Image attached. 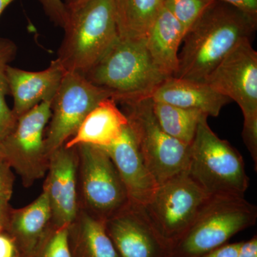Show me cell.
I'll use <instances>...</instances> for the list:
<instances>
[{
    "label": "cell",
    "mask_w": 257,
    "mask_h": 257,
    "mask_svg": "<svg viewBox=\"0 0 257 257\" xmlns=\"http://www.w3.org/2000/svg\"><path fill=\"white\" fill-rule=\"evenodd\" d=\"M16 248L13 240L0 232V257H15Z\"/></svg>",
    "instance_id": "f546056e"
},
{
    "label": "cell",
    "mask_w": 257,
    "mask_h": 257,
    "mask_svg": "<svg viewBox=\"0 0 257 257\" xmlns=\"http://www.w3.org/2000/svg\"><path fill=\"white\" fill-rule=\"evenodd\" d=\"M70 226L57 227L49 239L42 257H72L69 245Z\"/></svg>",
    "instance_id": "d4e9b609"
},
{
    "label": "cell",
    "mask_w": 257,
    "mask_h": 257,
    "mask_svg": "<svg viewBox=\"0 0 257 257\" xmlns=\"http://www.w3.org/2000/svg\"><path fill=\"white\" fill-rule=\"evenodd\" d=\"M183 29L164 5L145 37V45L154 63L166 77H175L178 70L179 51Z\"/></svg>",
    "instance_id": "ac0fdd59"
},
{
    "label": "cell",
    "mask_w": 257,
    "mask_h": 257,
    "mask_svg": "<svg viewBox=\"0 0 257 257\" xmlns=\"http://www.w3.org/2000/svg\"><path fill=\"white\" fill-rule=\"evenodd\" d=\"M11 210L9 203H1L0 204V231L6 226L8 216Z\"/></svg>",
    "instance_id": "1f68e13d"
},
{
    "label": "cell",
    "mask_w": 257,
    "mask_h": 257,
    "mask_svg": "<svg viewBox=\"0 0 257 257\" xmlns=\"http://www.w3.org/2000/svg\"><path fill=\"white\" fill-rule=\"evenodd\" d=\"M81 223L86 257H120L106 232L105 221L83 212Z\"/></svg>",
    "instance_id": "7402d4cb"
},
{
    "label": "cell",
    "mask_w": 257,
    "mask_h": 257,
    "mask_svg": "<svg viewBox=\"0 0 257 257\" xmlns=\"http://www.w3.org/2000/svg\"><path fill=\"white\" fill-rule=\"evenodd\" d=\"M257 208L244 197H211L174 248V257H199L253 226Z\"/></svg>",
    "instance_id": "5b68a950"
},
{
    "label": "cell",
    "mask_w": 257,
    "mask_h": 257,
    "mask_svg": "<svg viewBox=\"0 0 257 257\" xmlns=\"http://www.w3.org/2000/svg\"><path fill=\"white\" fill-rule=\"evenodd\" d=\"M105 228L120 257H174L142 206L128 203L105 221Z\"/></svg>",
    "instance_id": "7c38bea8"
},
{
    "label": "cell",
    "mask_w": 257,
    "mask_h": 257,
    "mask_svg": "<svg viewBox=\"0 0 257 257\" xmlns=\"http://www.w3.org/2000/svg\"><path fill=\"white\" fill-rule=\"evenodd\" d=\"M52 220V211L48 197L42 192L26 207L10 211L6 226L26 244H34L41 236Z\"/></svg>",
    "instance_id": "ffe728a7"
},
{
    "label": "cell",
    "mask_w": 257,
    "mask_h": 257,
    "mask_svg": "<svg viewBox=\"0 0 257 257\" xmlns=\"http://www.w3.org/2000/svg\"><path fill=\"white\" fill-rule=\"evenodd\" d=\"M110 157L124 184L130 202L145 207L158 187L144 162L133 133L125 126L109 146L100 147Z\"/></svg>",
    "instance_id": "5bb4252c"
},
{
    "label": "cell",
    "mask_w": 257,
    "mask_h": 257,
    "mask_svg": "<svg viewBox=\"0 0 257 257\" xmlns=\"http://www.w3.org/2000/svg\"><path fill=\"white\" fill-rule=\"evenodd\" d=\"M12 170L7 160L0 158V204L9 203L13 196L15 177Z\"/></svg>",
    "instance_id": "4316f807"
},
{
    "label": "cell",
    "mask_w": 257,
    "mask_h": 257,
    "mask_svg": "<svg viewBox=\"0 0 257 257\" xmlns=\"http://www.w3.org/2000/svg\"><path fill=\"white\" fill-rule=\"evenodd\" d=\"M0 158H2V150H1V147H0Z\"/></svg>",
    "instance_id": "e575fe53"
},
{
    "label": "cell",
    "mask_w": 257,
    "mask_h": 257,
    "mask_svg": "<svg viewBox=\"0 0 257 257\" xmlns=\"http://www.w3.org/2000/svg\"><path fill=\"white\" fill-rule=\"evenodd\" d=\"M45 14L51 21L63 28L67 18L68 10L62 0H39Z\"/></svg>",
    "instance_id": "484cf974"
},
{
    "label": "cell",
    "mask_w": 257,
    "mask_h": 257,
    "mask_svg": "<svg viewBox=\"0 0 257 257\" xmlns=\"http://www.w3.org/2000/svg\"><path fill=\"white\" fill-rule=\"evenodd\" d=\"M68 12L57 59L65 72L84 75L119 37L114 0H87Z\"/></svg>",
    "instance_id": "3957f363"
},
{
    "label": "cell",
    "mask_w": 257,
    "mask_h": 257,
    "mask_svg": "<svg viewBox=\"0 0 257 257\" xmlns=\"http://www.w3.org/2000/svg\"><path fill=\"white\" fill-rule=\"evenodd\" d=\"M65 70L57 59L47 69L39 72L8 66L7 69L10 94L14 99L15 118L28 112L43 101L53 100Z\"/></svg>",
    "instance_id": "9a60e30c"
},
{
    "label": "cell",
    "mask_w": 257,
    "mask_h": 257,
    "mask_svg": "<svg viewBox=\"0 0 257 257\" xmlns=\"http://www.w3.org/2000/svg\"><path fill=\"white\" fill-rule=\"evenodd\" d=\"M210 197L185 171L159 185L144 209L174 248Z\"/></svg>",
    "instance_id": "ba28073f"
},
{
    "label": "cell",
    "mask_w": 257,
    "mask_h": 257,
    "mask_svg": "<svg viewBox=\"0 0 257 257\" xmlns=\"http://www.w3.org/2000/svg\"><path fill=\"white\" fill-rule=\"evenodd\" d=\"M166 0H114L120 38L145 39Z\"/></svg>",
    "instance_id": "d6986e66"
},
{
    "label": "cell",
    "mask_w": 257,
    "mask_h": 257,
    "mask_svg": "<svg viewBox=\"0 0 257 257\" xmlns=\"http://www.w3.org/2000/svg\"><path fill=\"white\" fill-rule=\"evenodd\" d=\"M244 13L257 15V0H220Z\"/></svg>",
    "instance_id": "f1b7e54d"
},
{
    "label": "cell",
    "mask_w": 257,
    "mask_h": 257,
    "mask_svg": "<svg viewBox=\"0 0 257 257\" xmlns=\"http://www.w3.org/2000/svg\"><path fill=\"white\" fill-rule=\"evenodd\" d=\"M152 102L150 97L121 105L145 165L159 186L187 171L189 145L162 130L154 114Z\"/></svg>",
    "instance_id": "8992f818"
},
{
    "label": "cell",
    "mask_w": 257,
    "mask_h": 257,
    "mask_svg": "<svg viewBox=\"0 0 257 257\" xmlns=\"http://www.w3.org/2000/svg\"><path fill=\"white\" fill-rule=\"evenodd\" d=\"M84 76L121 104L152 97L157 87L169 78L152 61L145 39L119 37Z\"/></svg>",
    "instance_id": "7a4b0ae2"
},
{
    "label": "cell",
    "mask_w": 257,
    "mask_h": 257,
    "mask_svg": "<svg viewBox=\"0 0 257 257\" xmlns=\"http://www.w3.org/2000/svg\"><path fill=\"white\" fill-rule=\"evenodd\" d=\"M111 98L82 74L65 72L51 104L50 122L45 143L49 157L75 135L86 116L100 101Z\"/></svg>",
    "instance_id": "30bf717a"
},
{
    "label": "cell",
    "mask_w": 257,
    "mask_h": 257,
    "mask_svg": "<svg viewBox=\"0 0 257 257\" xmlns=\"http://www.w3.org/2000/svg\"><path fill=\"white\" fill-rule=\"evenodd\" d=\"M116 104L111 98L100 101L88 114L77 133L64 146L72 148L88 145L106 147L116 141L128 124L126 115Z\"/></svg>",
    "instance_id": "e0dca14e"
},
{
    "label": "cell",
    "mask_w": 257,
    "mask_h": 257,
    "mask_svg": "<svg viewBox=\"0 0 257 257\" xmlns=\"http://www.w3.org/2000/svg\"><path fill=\"white\" fill-rule=\"evenodd\" d=\"M205 83L234 101L242 111L243 143L257 158V52L251 40L240 43L218 64Z\"/></svg>",
    "instance_id": "52a82bcc"
},
{
    "label": "cell",
    "mask_w": 257,
    "mask_h": 257,
    "mask_svg": "<svg viewBox=\"0 0 257 257\" xmlns=\"http://www.w3.org/2000/svg\"><path fill=\"white\" fill-rule=\"evenodd\" d=\"M242 241L225 243L199 257H237Z\"/></svg>",
    "instance_id": "83f0119b"
},
{
    "label": "cell",
    "mask_w": 257,
    "mask_h": 257,
    "mask_svg": "<svg viewBox=\"0 0 257 257\" xmlns=\"http://www.w3.org/2000/svg\"><path fill=\"white\" fill-rule=\"evenodd\" d=\"M152 100L202 111L208 116H219L231 99L216 92L207 83L169 77L157 87Z\"/></svg>",
    "instance_id": "2e32d148"
},
{
    "label": "cell",
    "mask_w": 257,
    "mask_h": 257,
    "mask_svg": "<svg viewBox=\"0 0 257 257\" xmlns=\"http://www.w3.org/2000/svg\"><path fill=\"white\" fill-rule=\"evenodd\" d=\"M83 197L90 212L106 221L130 203L127 192L110 157L100 147H76Z\"/></svg>",
    "instance_id": "8fae6325"
},
{
    "label": "cell",
    "mask_w": 257,
    "mask_h": 257,
    "mask_svg": "<svg viewBox=\"0 0 257 257\" xmlns=\"http://www.w3.org/2000/svg\"><path fill=\"white\" fill-rule=\"evenodd\" d=\"M237 257H257V236L247 241H242Z\"/></svg>",
    "instance_id": "4dcf8cb0"
},
{
    "label": "cell",
    "mask_w": 257,
    "mask_h": 257,
    "mask_svg": "<svg viewBox=\"0 0 257 257\" xmlns=\"http://www.w3.org/2000/svg\"><path fill=\"white\" fill-rule=\"evenodd\" d=\"M43 192L50 202L52 219L57 227L71 226L78 216L77 172L78 154L76 147L63 145L52 152Z\"/></svg>",
    "instance_id": "4fadbf2b"
},
{
    "label": "cell",
    "mask_w": 257,
    "mask_h": 257,
    "mask_svg": "<svg viewBox=\"0 0 257 257\" xmlns=\"http://www.w3.org/2000/svg\"><path fill=\"white\" fill-rule=\"evenodd\" d=\"M204 114L189 145L187 172L210 197H244L249 186L243 157L209 126Z\"/></svg>",
    "instance_id": "277c9868"
},
{
    "label": "cell",
    "mask_w": 257,
    "mask_h": 257,
    "mask_svg": "<svg viewBox=\"0 0 257 257\" xmlns=\"http://www.w3.org/2000/svg\"><path fill=\"white\" fill-rule=\"evenodd\" d=\"M15 0H0V17L5 10Z\"/></svg>",
    "instance_id": "836d02e7"
},
{
    "label": "cell",
    "mask_w": 257,
    "mask_h": 257,
    "mask_svg": "<svg viewBox=\"0 0 257 257\" xmlns=\"http://www.w3.org/2000/svg\"><path fill=\"white\" fill-rule=\"evenodd\" d=\"M52 101L40 103L15 121L0 143L5 159L28 187L46 175L49 155L45 143V130L52 114Z\"/></svg>",
    "instance_id": "9c48e42d"
},
{
    "label": "cell",
    "mask_w": 257,
    "mask_h": 257,
    "mask_svg": "<svg viewBox=\"0 0 257 257\" xmlns=\"http://www.w3.org/2000/svg\"><path fill=\"white\" fill-rule=\"evenodd\" d=\"M152 101L154 114L162 130L181 143L190 145L204 113L196 109Z\"/></svg>",
    "instance_id": "44dd1931"
},
{
    "label": "cell",
    "mask_w": 257,
    "mask_h": 257,
    "mask_svg": "<svg viewBox=\"0 0 257 257\" xmlns=\"http://www.w3.org/2000/svg\"><path fill=\"white\" fill-rule=\"evenodd\" d=\"M16 45L7 38H0V143L14 126L16 118L6 102L10 94L7 69L16 56Z\"/></svg>",
    "instance_id": "603a6c76"
},
{
    "label": "cell",
    "mask_w": 257,
    "mask_h": 257,
    "mask_svg": "<svg viewBox=\"0 0 257 257\" xmlns=\"http://www.w3.org/2000/svg\"><path fill=\"white\" fill-rule=\"evenodd\" d=\"M214 1V0H166L164 5L180 24L185 35L187 30Z\"/></svg>",
    "instance_id": "cb8c5ba5"
},
{
    "label": "cell",
    "mask_w": 257,
    "mask_h": 257,
    "mask_svg": "<svg viewBox=\"0 0 257 257\" xmlns=\"http://www.w3.org/2000/svg\"><path fill=\"white\" fill-rule=\"evenodd\" d=\"M65 6L67 7V10H72L76 7L79 6V5L82 4L87 0H62Z\"/></svg>",
    "instance_id": "d6a6232c"
},
{
    "label": "cell",
    "mask_w": 257,
    "mask_h": 257,
    "mask_svg": "<svg viewBox=\"0 0 257 257\" xmlns=\"http://www.w3.org/2000/svg\"><path fill=\"white\" fill-rule=\"evenodd\" d=\"M256 28L257 15L214 0L186 32L175 77L205 83L231 51L251 40Z\"/></svg>",
    "instance_id": "6da1fadb"
}]
</instances>
